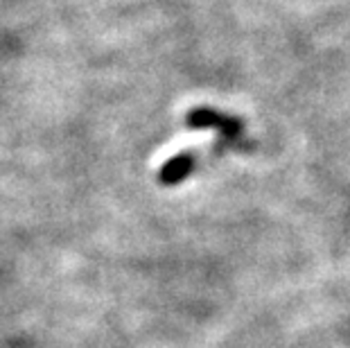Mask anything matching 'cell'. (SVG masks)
<instances>
[{
	"instance_id": "7a4b0ae2",
	"label": "cell",
	"mask_w": 350,
	"mask_h": 348,
	"mask_svg": "<svg viewBox=\"0 0 350 348\" xmlns=\"http://www.w3.org/2000/svg\"><path fill=\"white\" fill-rule=\"evenodd\" d=\"M192 170H195V154L183 152L174 159H170L165 165L161 168L159 179H161L163 186H178V183H181Z\"/></svg>"
},
{
	"instance_id": "6da1fadb",
	"label": "cell",
	"mask_w": 350,
	"mask_h": 348,
	"mask_svg": "<svg viewBox=\"0 0 350 348\" xmlns=\"http://www.w3.org/2000/svg\"><path fill=\"white\" fill-rule=\"evenodd\" d=\"M188 124L195 129H219L224 136H237L242 131V122L237 118H228V116H221L219 111H213V109H195L188 113Z\"/></svg>"
}]
</instances>
